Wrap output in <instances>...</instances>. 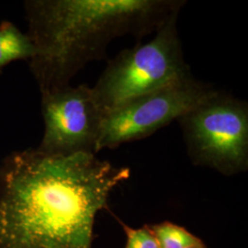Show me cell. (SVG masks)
Returning <instances> with one entry per match:
<instances>
[{
    "label": "cell",
    "instance_id": "1",
    "mask_svg": "<svg viewBox=\"0 0 248 248\" xmlns=\"http://www.w3.org/2000/svg\"><path fill=\"white\" fill-rule=\"evenodd\" d=\"M130 176L95 154L11 153L0 164V248H91L97 214Z\"/></svg>",
    "mask_w": 248,
    "mask_h": 248
},
{
    "label": "cell",
    "instance_id": "2",
    "mask_svg": "<svg viewBox=\"0 0 248 248\" xmlns=\"http://www.w3.org/2000/svg\"><path fill=\"white\" fill-rule=\"evenodd\" d=\"M185 0H30L24 4L29 60L41 94L70 85L89 62L107 59L117 38L155 32Z\"/></svg>",
    "mask_w": 248,
    "mask_h": 248
},
{
    "label": "cell",
    "instance_id": "3",
    "mask_svg": "<svg viewBox=\"0 0 248 248\" xmlns=\"http://www.w3.org/2000/svg\"><path fill=\"white\" fill-rule=\"evenodd\" d=\"M179 12L171 14L148 43L123 50L108 61L92 88L104 112L126 100L192 75L178 33Z\"/></svg>",
    "mask_w": 248,
    "mask_h": 248
},
{
    "label": "cell",
    "instance_id": "4",
    "mask_svg": "<svg viewBox=\"0 0 248 248\" xmlns=\"http://www.w3.org/2000/svg\"><path fill=\"white\" fill-rule=\"evenodd\" d=\"M196 166L234 175L248 167V104L217 90L177 121Z\"/></svg>",
    "mask_w": 248,
    "mask_h": 248
},
{
    "label": "cell",
    "instance_id": "5",
    "mask_svg": "<svg viewBox=\"0 0 248 248\" xmlns=\"http://www.w3.org/2000/svg\"><path fill=\"white\" fill-rule=\"evenodd\" d=\"M217 90L190 75L124 101L104 112L96 154L150 137Z\"/></svg>",
    "mask_w": 248,
    "mask_h": 248
},
{
    "label": "cell",
    "instance_id": "6",
    "mask_svg": "<svg viewBox=\"0 0 248 248\" xmlns=\"http://www.w3.org/2000/svg\"><path fill=\"white\" fill-rule=\"evenodd\" d=\"M45 133L37 148L49 155L95 154L104 111L86 84L42 95Z\"/></svg>",
    "mask_w": 248,
    "mask_h": 248
},
{
    "label": "cell",
    "instance_id": "7",
    "mask_svg": "<svg viewBox=\"0 0 248 248\" xmlns=\"http://www.w3.org/2000/svg\"><path fill=\"white\" fill-rule=\"evenodd\" d=\"M34 54V47L27 33L5 20L0 24V73L3 66L16 60H30Z\"/></svg>",
    "mask_w": 248,
    "mask_h": 248
},
{
    "label": "cell",
    "instance_id": "8",
    "mask_svg": "<svg viewBox=\"0 0 248 248\" xmlns=\"http://www.w3.org/2000/svg\"><path fill=\"white\" fill-rule=\"evenodd\" d=\"M147 227L155 237L159 248H188L204 246L200 238L172 222H162Z\"/></svg>",
    "mask_w": 248,
    "mask_h": 248
},
{
    "label": "cell",
    "instance_id": "9",
    "mask_svg": "<svg viewBox=\"0 0 248 248\" xmlns=\"http://www.w3.org/2000/svg\"><path fill=\"white\" fill-rule=\"evenodd\" d=\"M127 243L125 248H159L158 243L147 226L141 229H133L122 222Z\"/></svg>",
    "mask_w": 248,
    "mask_h": 248
},
{
    "label": "cell",
    "instance_id": "10",
    "mask_svg": "<svg viewBox=\"0 0 248 248\" xmlns=\"http://www.w3.org/2000/svg\"><path fill=\"white\" fill-rule=\"evenodd\" d=\"M188 248H205V246H202V247H191Z\"/></svg>",
    "mask_w": 248,
    "mask_h": 248
}]
</instances>
